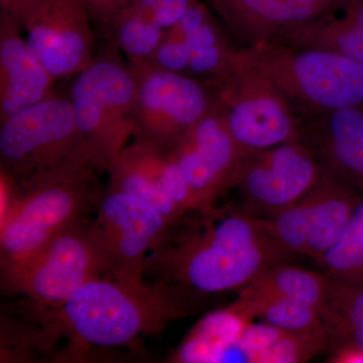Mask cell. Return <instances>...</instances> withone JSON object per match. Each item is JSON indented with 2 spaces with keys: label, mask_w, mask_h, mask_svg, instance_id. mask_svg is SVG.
<instances>
[{
  "label": "cell",
  "mask_w": 363,
  "mask_h": 363,
  "mask_svg": "<svg viewBox=\"0 0 363 363\" xmlns=\"http://www.w3.org/2000/svg\"><path fill=\"white\" fill-rule=\"evenodd\" d=\"M184 225L169 228L150 253L147 271L196 294L242 289L291 252L269 220L233 208L194 211Z\"/></svg>",
  "instance_id": "cell-1"
},
{
  "label": "cell",
  "mask_w": 363,
  "mask_h": 363,
  "mask_svg": "<svg viewBox=\"0 0 363 363\" xmlns=\"http://www.w3.org/2000/svg\"><path fill=\"white\" fill-rule=\"evenodd\" d=\"M185 286L159 281L152 285L111 276L87 281L58 307H39L59 330L91 345L125 346L160 333L189 312Z\"/></svg>",
  "instance_id": "cell-2"
},
{
  "label": "cell",
  "mask_w": 363,
  "mask_h": 363,
  "mask_svg": "<svg viewBox=\"0 0 363 363\" xmlns=\"http://www.w3.org/2000/svg\"><path fill=\"white\" fill-rule=\"evenodd\" d=\"M97 173L87 160L21 184L1 175V262L23 259L67 229L85 223L102 189Z\"/></svg>",
  "instance_id": "cell-3"
},
{
  "label": "cell",
  "mask_w": 363,
  "mask_h": 363,
  "mask_svg": "<svg viewBox=\"0 0 363 363\" xmlns=\"http://www.w3.org/2000/svg\"><path fill=\"white\" fill-rule=\"evenodd\" d=\"M238 51L309 116L363 107V64L276 40Z\"/></svg>",
  "instance_id": "cell-4"
},
{
  "label": "cell",
  "mask_w": 363,
  "mask_h": 363,
  "mask_svg": "<svg viewBox=\"0 0 363 363\" xmlns=\"http://www.w3.org/2000/svg\"><path fill=\"white\" fill-rule=\"evenodd\" d=\"M69 98L95 168L108 172L135 135V79L116 45L76 75Z\"/></svg>",
  "instance_id": "cell-5"
},
{
  "label": "cell",
  "mask_w": 363,
  "mask_h": 363,
  "mask_svg": "<svg viewBox=\"0 0 363 363\" xmlns=\"http://www.w3.org/2000/svg\"><path fill=\"white\" fill-rule=\"evenodd\" d=\"M205 84L245 160L304 135L290 101L238 50L225 71Z\"/></svg>",
  "instance_id": "cell-6"
},
{
  "label": "cell",
  "mask_w": 363,
  "mask_h": 363,
  "mask_svg": "<svg viewBox=\"0 0 363 363\" xmlns=\"http://www.w3.org/2000/svg\"><path fill=\"white\" fill-rule=\"evenodd\" d=\"M87 160L92 157L69 97L54 93L0 123V168L11 183Z\"/></svg>",
  "instance_id": "cell-7"
},
{
  "label": "cell",
  "mask_w": 363,
  "mask_h": 363,
  "mask_svg": "<svg viewBox=\"0 0 363 363\" xmlns=\"http://www.w3.org/2000/svg\"><path fill=\"white\" fill-rule=\"evenodd\" d=\"M104 276L108 269L86 222L23 259L1 262L2 289L39 307H58L87 281Z\"/></svg>",
  "instance_id": "cell-8"
},
{
  "label": "cell",
  "mask_w": 363,
  "mask_h": 363,
  "mask_svg": "<svg viewBox=\"0 0 363 363\" xmlns=\"http://www.w3.org/2000/svg\"><path fill=\"white\" fill-rule=\"evenodd\" d=\"M89 230L108 276L143 281L150 253L166 238L172 223L156 208L121 189H101Z\"/></svg>",
  "instance_id": "cell-9"
},
{
  "label": "cell",
  "mask_w": 363,
  "mask_h": 363,
  "mask_svg": "<svg viewBox=\"0 0 363 363\" xmlns=\"http://www.w3.org/2000/svg\"><path fill=\"white\" fill-rule=\"evenodd\" d=\"M135 79V140L172 150L214 104L201 81L162 70L150 62L128 61Z\"/></svg>",
  "instance_id": "cell-10"
},
{
  "label": "cell",
  "mask_w": 363,
  "mask_h": 363,
  "mask_svg": "<svg viewBox=\"0 0 363 363\" xmlns=\"http://www.w3.org/2000/svg\"><path fill=\"white\" fill-rule=\"evenodd\" d=\"M172 154L202 211L214 207L226 190L238 185L245 162L215 99L206 116L184 135Z\"/></svg>",
  "instance_id": "cell-11"
},
{
  "label": "cell",
  "mask_w": 363,
  "mask_h": 363,
  "mask_svg": "<svg viewBox=\"0 0 363 363\" xmlns=\"http://www.w3.org/2000/svg\"><path fill=\"white\" fill-rule=\"evenodd\" d=\"M323 169L301 140L281 143L247 157L238 185L250 210L274 215L298 201L317 185Z\"/></svg>",
  "instance_id": "cell-12"
},
{
  "label": "cell",
  "mask_w": 363,
  "mask_h": 363,
  "mask_svg": "<svg viewBox=\"0 0 363 363\" xmlns=\"http://www.w3.org/2000/svg\"><path fill=\"white\" fill-rule=\"evenodd\" d=\"M91 21L82 0H45L26 21V40L55 80L78 75L92 63Z\"/></svg>",
  "instance_id": "cell-13"
},
{
  "label": "cell",
  "mask_w": 363,
  "mask_h": 363,
  "mask_svg": "<svg viewBox=\"0 0 363 363\" xmlns=\"http://www.w3.org/2000/svg\"><path fill=\"white\" fill-rule=\"evenodd\" d=\"M229 30L250 45L279 39L344 0H207Z\"/></svg>",
  "instance_id": "cell-14"
},
{
  "label": "cell",
  "mask_w": 363,
  "mask_h": 363,
  "mask_svg": "<svg viewBox=\"0 0 363 363\" xmlns=\"http://www.w3.org/2000/svg\"><path fill=\"white\" fill-rule=\"evenodd\" d=\"M21 30L13 16L0 11V123L55 93L56 80Z\"/></svg>",
  "instance_id": "cell-15"
},
{
  "label": "cell",
  "mask_w": 363,
  "mask_h": 363,
  "mask_svg": "<svg viewBox=\"0 0 363 363\" xmlns=\"http://www.w3.org/2000/svg\"><path fill=\"white\" fill-rule=\"evenodd\" d=\"M307 130L326 169L363 193V107L311 116Z\"/></svg>",
  "instance_id": "cell-16"
},
{
  "label": "cell",
  "mask_w": 363,
  "mask_h": 363,
  "mask_svg": "<svg viewBox=\"0 0 363 363\" xmlns=\"http://www.w3.org/2000/svg\"><path fill=\"white\" fill-rule=\"evenodd\" d=\"M276 40L336 52L363 64V0H344L317 20Z\"/></svg>",
  "instance_id": "cell-17"
},
{
  "label": "cell",
  "mask_w": 363,
  "mask_h": 363,
  "mask_svg": "<svg viewBox=\"0 0 363 363\" xmlns=\"http://www.w3.org/2000/svg\"><path fill=\"white\" fill-rule=\"evenodd\" d=\"M311 223L306 255L318 259L337 241L359 202L352 187L328 169L311 190Z\"/></svg>",
  "instance_id": "cell-18"
},
{
  "label": "cell",
  "mask_w": 363,
  "mask_h": 363,
  "mask_svg": "<svg viewBox=\"0 0 363 363\" xmlns=\"http://www.w3.org/2000/svg\"><path fill=\"white\" fill-rule=\"evenodd\" d=\"M252 318L238 302L208 313L182 341L172 362L219 363L227 348L240 340Z\"/></svg>",
  "instance_id": "cell-19"
},
{
  "label": "cell",
  "mask_w": 363,
  "mask_h": 363,
  "mask_svg": "<svg viewBox=\"0 0 363 363\" xmlns=\"http://www.w3.org/2000/svg\"><path fill=\"white\" fill-rule=\"evenodd\" d=\"M322 317L336 350L363 352V283L328 277V295Z\"/></svg>",
  "instance_id": "cell-20"
},
{
  "label": "cell",
  "mask_w": 363,
  "mask_h": 363,
  "mask_svg": "<svg viewBox=\"0 0 363 363\" xmlns=\"http://www.w3.org/2000/svg\"><path fill=\"white\" fill-rule=\"evenodd\" d=\"M241 292L272 296L311 306L323 311L328 295V278L290 264H274L250 281Z\"/></svg>",
  "instance_id": "cell-21"
},
{
  "label": "cell",
  "mask_w": 363,
  "mask_h": 363,
  "mask_svg": "<svg viewBox=\"0 0 363 363\" xmlns=\"http://www.w3.org/2000/svg\"><path fill=\"white\" fill-rule=\"evenodd\" d=\"M238 303L252 319L259 318L281 330L293 333L327 330L321 312L303 303L241 291Z\"/></svg>",
  "instance_id": "cell-22"
},
{
  "label": "cell",
  "mask_w": 363,
  "mask_h": 363,
  "mask_svg": "<svg viewBox=\"0 0 363 363\" xmlns=\"http://www.w3.org/2000/svg\"><path fill=\"white\" fill-rule=\"evenodd\" d=\"M104 32L130 62L149 61L166 35V30L128 4L114 14Z\"/></svg>",
  "instance_id": "cell-23"
},
{
  "label": "cell",
  "mask_w": 363,
  "mask_h": 363,
  "mask_svg": "<svg viewBox=\"0 0 363 363\" xmlns=\"http://www.w3.org/2000/svg\"><path fill=\"white\" fill-rule=\"evenodd\" d=\"M190 60L186 75L209 83L225 71L235 50L213 16L189 39Z\"/></svg>",
  "instance_id": "cell-24"
},
{
  "label": "cell",
  "mask_w": 363,
  "mask_h": 363,
  "mask_svg": "<svg viewBox=\"0 0 363 363\" xmlns=\"http://www.w3.org/2000/svg\"><path fill=\"white\" fill-rule=\"evenodd\" d=\"M317 262L331 278L363 283V199L340 238Z\"/></svg>",
  "instance_id": "cell-25"
},
{
  "label": "cell",
  "mask_w": 363,
  "mask_h": 363,
  "mask_svg": "<svg viewBox=\"0 0 363 363\" xmlns=\"http://www.w3.org/2000/svg\"><path fill=\"white\" fill-rule=\"evenodd\" d=\"M108 173L111 176L109 185L121 189L150 206L156 208L157 211L169 219L172 225L185 216L171 200L162 194L157 184L143 171L126 147L113 162Z\"/></svg>",
  "instance_id": "cell-26"
},
{
  "label": "cell",
  "mask_w": 363,
  "mask_h": 363,
  "mask_svg": "<svg viewBox=\"0 0 363 363\" xmlns=\"http://www.w3.org/2000/svg\"><path fill=\"white\" fill-rule=\"evenodd\" d=\"M311 210L312 196L310 191L298 201L269 219L272 233L291 253H307Z\"/></svg>",
  "instance_id": "cell-27"
},
{
  "label": "cell",
  "mask_w": 363,
  "mask_h": 363,
  "mask_svg": "<svg viewBox=\"0 0 363 363\" xmlns=\"http://www.w3.org/2000/svg\"><path fill=\"white\" fill-rule=\"evenodd\" d=\"M328 331L315 333L284 332L262 357V363H298L311 359L323 350Z\"/></svg>",
  "instance_id": "cell-28"
},
{
  "label": "cell",
  "mask_w": 363,
  "mask_h": 363,
  "mask_svg": "<svg viewBox=\"0 0 363 363\" xmlns=\"http://www.w3.org/2000/svg\"><path fill=\"white\" fill-rule=\"evenodd\" d=\"M189 60H190L189 40L171 37L166 33L156 52L147 62H150L162 70L186 75Z\"/></svg>",
  "instance_id": "cell-29"
},
{
  "label": "cell",
  "mask_w": 363,
  "mask_h": 363,
  "mask_svg": "<svg viewBox=\"0 0 363 363\" xmlns=\"http://www.w3.org/2000/svg\"><path fill=\"white\" fill-rule=\"evenodd\" d=\"M284 330L262 321L260 323L247 325L238 342L252 357V363H262V357L276 342Z\"/></svg>",
  "instance_id": "cell-30"
},
{
  "label": "cell",
  "mask_w": 363,
  "mask_h": 363,
  "mask_svg": "<svg viewBox=\"0 0 363 363\" xmlns=\"http://www.w3.org/2000/svg\"><path fill=\"white\" fill-rule=\"evenodd\" d=\"M211 16L209 7L204 2L199 1L184 14L175 25L167 30L166 33L171 37L189 40Z\"/></svg>",
  "instance_id": "cell-31"
},
{
  "label": "cell",
  "mask_w": 363,
  "mask_h": 363,
  "mask_svg": "<svg viewBox=\"0 0 363 363\" xmlns=\"http://www.w3.org/2000/svg\"><path fill=\"white\" fill-rule=\"evenodd\" d=\"M200 0H162L155 9L152 18L157 26L167 30L188 13Z\"/></svg>",
  "instance_id": "cell-32"
},
{
  "label": "cell",
  "mask_w": 363,
  "mask_h": 363,
  "mask_svg": "<svg viewBox=\"0 0 363 363\" xmlns=\"http://www.w3.org/2000/svg\"><path fill=\"white\" fill-rule=\"evenodd\" d=\"M128 1V0H82L90 14L91 20L100 26L102 30Z\"/></svg>",
  "instance_id": "cell-33"
},
{
  "label": "cell",
  "mask_w": 363,
  "mask_h": 363,
  "mask_svg": "<svg viewBox=\"0 0 363 363\" xmlns=\"http://www.w3.org/2000/svg\"><path fill=\"white\" fill-rule=\"evenodd\" d=\"M45 0H0V9L4 13L13 16L21 26L33 16Z\"/></svg>",
  "instance_id": "cell-34"
},
{
  "label": "cell",
  "mask_w": 363,
  "mask_h": 363,
  "mask_svg": "<svg viewBox=\"0 0 363 363\" xmlns=\"http://www.w3.org/2000/svg\"><path fill=\"white\" fill-rule=\"evenodd\" d=\"M331 362L337 363H363V352L352 348H342L334 351Z\"/></svg>",
  "instance_id": "cell-35"
},
{
  "label": "cell",
  "mask_w": 363,
  "mask_h": 363,
  "mask_svg": "<svg viewBox=\"0 0 363 363\" xmlns=\"http://www.w3.org/2000/svg\"><path fill=\"white\" fill-rule=\"evenodd\" d=\"M161 1L162 0H128L126 4L140 11L145 18L154 21L152 13H154L155 9L159 6Z\"/></svg>",
  "instance_id": "cell-36"
}]
</instances>
